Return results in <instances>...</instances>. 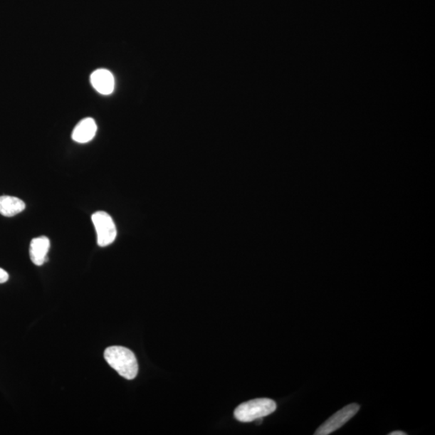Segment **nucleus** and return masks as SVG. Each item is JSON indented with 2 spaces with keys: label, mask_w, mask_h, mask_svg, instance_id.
<instances>
[{
  "label": "nucleus",
  "mask_w": 435,
  "mask_h": 435,
  "mask_svg": "<svg viewBox=\"0 0 435 435\" xmlns=\"http://www.w3.org/2000/svg\"><path fill=\"white\" fill-rule=\"evenodd\" d=\"M406 434H407L403 431H394L389 434V435H406Z\"/></svg>",
  "instance_id": "9d476101"
},
{
  "label": "nucleus",
  "mask_w": 435,
  "mask_h": 435,
  "mask_svg": "<svg viewBox=\"0 0 435 435\" xmlns=\"http://www.w3.org/2000/svg\"><path fill=\"white\" fill-rule=\"evenodd\" d=\"M51 248V241L46 236L34 238L30 243L29 254L34 265L41 266L47 261V254Z\"/></svg>",
  "instance_id": "423d86ee"
},
{
  "label": "nucleus",
  "mask_w": 435,
  "mask_h": 435,
  "mask_svg": "<svg viewBox=\"0 0 435 435\" xmlns=\"http://www.w3.org/2000/svg\"><path fill=\"white\" fill-rule=\"evenodd\" d=\"M91 219L96 230L99 246L107 247L112 244L117 236V230L112 218L106 212L97 211Z\"/></svg>",
  "instance_id": "7ed1b4c3"
},
{
  "label": "nucleus",
  "mask_w": 435,
  "mask_h": 435,
  "mask_svg": "<svg viewBox=\"0 0 435 435\" xmlns=\"http://www.w3.org/2000/svg\"><path fill=\"white\" fill-rule=\"evenodd\" d=\"M26 209V204L12 196H0V214L5 217H12Z\"/></svg>",
  "instance_id": "6e6552de"
},
{
  "label": "nucleus",
  "mask_w": 435,
  "mask_h": 435,
  "mask_svg": "<svg viewBox=\"0 0 435 435\" xmlns=\"http://www.w3.org/2000/svg\"><path fill=\"white\" fill-rule=\"evenodd\" d=\"M277 409V404L268 398H258L241 404L235 410V416L238 421L250 422L261 419L273 414Z\"/></svg>",
  "instance_id": "f03ea898"
},
{
  "label": "nucleus",
  "mask_w": 435,
  "mask_h": 435,
  "mask_svg": "<svg viewBox=\"0 0 435 435\" xmlns=\"http://www.w3.org/2000/svg\"><path fill=\"white\" fill-rule=\"evenodd\" d=\"M96 132L95 121L91 118H85L79 122L73 130L72 139L78 143H88L95 137Z\"/></svg>",
  "instance_id": "0eeeda50"
},
{
  "label": "nucleus",
  "mask_w": 435,
  "mask_h": 435,
  "mask_svg": "<svg viewBox=\"0 0 435 435\" xmlns=\"http://www.w3.org/2000/svg\"><path fill=\"white\" fill-rule=\"evenodd\" d=\"M360 410V406L358 404H350L342 408L340 412L335 413L334 415L330 416L329 419L324 422V424L318 429L315 435H328L338 430L342 426L347 424V422L353 418V416L357 414Z\"/></svg>",
  "instance_id": "20e7f679"
},
{
  "label": "nucleus",
  "mask_w": 435,
  "mask_h": 435,
  "mask_svg": "<svg viewBox=\"0 0 435 435\" xmlns=\"http://www.w3.org/2000/svg\"><path fill=\"white\" fill-rule=\"evenodd\" d=\"M104 358L121 377L133 379L137 376V360L130 349L120 346L108 347L104 352Z\"/></svg>",
  "instance_id": "f257e3e1"
},
{
  "label": "nucleus",
  "mask_w": 435,
  "mask_h": 435,
  "mask_svg": "<svg viewBox=\"0 0 435 435\" xmlns=\"http://www.w3.org/2000/svg\"><path fill=\"white\" fill-rule=\"evenodd\" d=\"M93 88L102 95L112 94L115 88V78L111 72L105 69L95 70L90 76Z\"/></svg>",
  "instance_id": "39448f33"
},
{
  "label": "nucleus",
  "mask_w": 435,
  "mask_h": 435,
  "mask_svg": "<svg viewBox=\"0 0 435 435\" xmlns=\"http://www.w3.org/2000/svg\"><path fill=\"white\" fill-rule=\"evenodd\" d=\"M9 279V275L4 269L0 268V284L7 283Z\"/></svg>",
  "instance_id": "1a4fd4ad"
}]
</instances>
